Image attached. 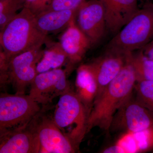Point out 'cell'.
Returning <instances> with one entry per match:
<instances>
[{"label":"cell","instance_id":"cell-11","mask_svg":"<svg viewBox=\"0 0 153 153\" xmlns=\"http://www.w3.org/2000/svg\"><path fill=\"white\" fill-rule=\"evenodd\" d=\"M0 134L1 153L40 152L39 140L33 120L26 125Z\"/></svg>","mask_w":153,"mask_h":153},{"label":"cell","instance_id":"cell-14","mask_svg":"<svg viewBox=\"0 0 153 153\" xmlns=\"http://www.w3.org/2000/svg\"><path fill=\"white\" fill-rule=\"evenodd\" d=\"M104 7L106 27L118 33L139 10L138 0H100Z\"/></svg>","mask_w":153,"mask_h":153},{"label":"cell","instance_id":"cell-23","mask_svg":"<svg viewBox=\"0 0 153 153\" xmlns=\"http://www.w3.org/2000/svg\"><path fill=\"white\" fill-rule=\"evenodd\" d=\"M25 7L31 10L35 15H37L47 8V0H25Z\"/></svg>","mask_w":153,"mask_h":153},{"label":"cell","instance_id":"cell-12","mask_svg":"<svg viewBox=\"0 0 153 153\" xmlns=\"http://www.w3.org/2000/svg\"><path fill=\"white\" fill-rule=\"evenodd\" d=\"M59 39L67 55L68 61L66 70L67 74H69L82 60L92 44L89 38L78 27L76 20L62 32Z\"/></svg>","mask_w":153,"mask_h":153},{"label":"cell","instance_id":"cell-25","mask_svg":"<svg viewBox=\"0 0 153 153\" xmlns=\"http://www.w3.org/2000/svg\"><path fill=\"white\" fill-rule=\"evenodd\" d=\"M142 49L145 55L153 61V40Z\"/></svg>","mask_w":153,"mask_h":153},{"label":"cell","instance_id":"cell-6","mask_svg":"<svg viewBox=\"0 0 153 153\" xmlns=\"http://www.w3.org/2000/svg\"><path fill=\"white\" fill-rule=\"evenodd\" d=\"M43 44L15 55L8 66V81L13 85L16 93L25 94L38 74L37 64L43 55Z\"/></svg>","mask_w":153,"mask_h":153},{"label":"cell","instance_id":"cell-19","mask_svg":"<svg viewBox=\"0 0 153 153\" xmlns=\"http://www.w3.org/2000/svg\"><path fill=\"white\" fill-rule=\"evenodd\" d=\"M134 89L136 94V100L153 113V80L137 81Z\"/></svg>","mask_w":153,"mask_h":153},{"label":"cell","instance_id":"cell-22","mask_svg":"<svg viewBox=\"0 0 153 153\" xmlns=\"http://www.w3.org/2000/svg\"><path fill=\"white\" fill-rule=\"evenodd\" d=\"M87 0H52L46 10H78Z\"/></svg>","mask_w":153,"mask_h":153},{"label":"cell","instance_id":"cell-9","mask_svg":"<svg viewBox=\"0 0 153 153\" xmlns=\"http://www.w3.org/2000/svg\"><path fill=\"white\" fill-rule=\"evenodd\" d=\"M36 117L33 122L39 140V153H73L79 151L52 119L42 117L37 121Z\"/></svg>","mask_w":153,"mask_h":153},{"label":"cell","instance_id":"cell-17","mask_svg":"<svg viewBox=\"0 0 153 153\" xmlns=\"http://www.w3.org/2000/svg\"><path fill=\"white\" fill-rule=\"evenodd\" d=\"M45 44L46 48L37 64L38 74L61 68L68 61L67 55L59 41H52L49 39Z\"/></svg>","mask_w":153,"mask_h":153},{"label":"cell","instance_id":"cell-2","mask_svg":"<svg viewBox=\"0 0 153 153\" xmlns=\"http://www.w3.org/2000/svg\"><path fill=\"white\" fill-rule=\"evenodd\" d=\"M35 14L26 7L17 14L0 32L1 49L8 61L12 57L38 46L49 38L39 31Z\"/></svg>","mask_w":153,"mask_h":153},{"label":"cell","instance_id":"cell-21","mask_svg":"<svg viewBox=\"0 0 153 153\" xmlns=\"http://www.w3.org/2000/svg\"><path fill=\"white\" fill-rule=\"evenodd\" d=\"M132 134L135 141L137 152L153 151V127Z\"/></svg>","mask_w":153,"mask_h":153},{"label":"cell","instance_id":"cell-13","mask_svg":"<svg viewBox=\"0 0 153 153\" xmlns=\"http://www.w3.org/2000/svg\"><path fill=\"white\" fill-rule=\"evenodd\" d=\"M129 53L105 51L103 55L89 63L95 73L98 84V92L96 98L120 73L126 62Z\"/></svg>","mask_w":153,"mask_h":153},{"label":"cell","instance_id":"cell-15","mask_svg":"<svg viewBox=\"0 0 153 153\" xmlns=\"http://www.w3.org/2000/svg\"><path fill=\"white\" fill-rule=\"evenodd\" d=\"M77 11L44 10L35 16L36 26L40 32L47 36L63 32L76 20Z\"/></svg>","mask_w":153,"mask_h":153},{"label":"cell","instance_id":"cell-24","mask_svg":"<svg viewBox=\"0 0 153 153\" xmlns=\"http://www.w3.org/2000/svg\"><path fill=\"white\" fill-rule=\"evenodd\" d=\"M102 153H126L125 150L121 146L118 144L116 143L114 145L110 146L105 149L102 151Z\"/></svg>","mask_w":153,"mask_h":153},{"label":"cell","instance_id":"cell-5","mask_svg":"<svg viewBox=\"0 0 153 153\" xmlns=\"http://www.w3.org/2000/svg\"><path fill=\"white\" fill-rule=\"evenodd\" d=\"M39 105L29 94H1L0 134L30 123L39 114Z\"/></svg>","mask_w":153,"mask_h":153},{"label":"cell","instance_id":"cell-18","mask_svg":"<svg viewBox=\"0 0 153 153\" xmlns=\"http://www.w3.org/2000/svg\"><path fill=\"white\" fill-rule=\"evenodd\" d=\"M131 60L137 81L153 80V61L145 55L142 49L132 52Z\"/></svg>","mask_w":153,"mask_h":153},{"label":"cell","instance_id":"cell-4","mask_svg":"<svg viewBox=\"0 0 153 153\" xmlns=\"http://www.w3.org/2000/svg\"><path fill=\"white\" fill-rule=\"evenodd\" d=\"M88 114L75 91L60 96L52 118L56 125L78 149L87 134Z\"/></svg>","mask_w":153,"mask_h":153},{"label":"cell","instance_id":"cell-20","mask_svg":"<svg viewBox=\"0 0 153 153\" xmlns=\"http://www.w3.org/2000/svg\"><path fill=\"white\" fill-rule=\"evenodd\" d=\"M25 7V0H0V30L17 16Z\"/></svg>","mask_w":153,"mask_h":153},{"label":"cell","instance_id":"cell-1","mask_svg":"<svg viewBox=\"0 0 153 153\" xmlns=\"http://www.w3.org/2000/svg\"><path fill=\"white\" fill-rule=\"evenodd\" d=\"M131 53L120 73L95 98L88 117L87 134L96 127L110 131L116 113L132 94L137 80Z\"/></svg>","mask_w":153,"mask_h":153},{"label":"cell","instance_id":"cell-27","mask_svg":"<svg viewBox=\"0 0 153 153\" xmlns=\"http://www.w3.org/2000/svg\"></svg>","mask_w":153,"mask_h":153},{"label":"cell","instance_id":"cell-10","mask_svg":"<svg viewBox=\"0 0 153 153\" xmlns=\"http://www.w3.org/2000/svg\"><path fill=\"white\" fill-rule=\"evenodd\" d=\"M76 25L92 45L103 38L107 29L104 7L100 0H87L78 9Z\"/></svg>","mask_w":153,"mask_h":153},{"label":"cell","instance_id":"cell-7","mask_svg":"<svg viewBox=\"0 0 153 153\" xmlns=\"http://www.w3.org/2000/svg\"><path fill=\"white\" fill-rule=\"evenodd\" d=\"M153 127V113L133 98L132 95L116 113L110 131L135 133Z\"/></svg>","mask_w":153,"mask_h":153},{"label":"cell","instance_id":"cell-16","mask_svg":"<svg viewBox=\"0 0 153 153\" xmlns=\"http://www.w3.org/2000/svg\"><path fill=\"white\" fill-rule=\"evenodd\" d=\"M75 87V93L83 103L89 115L98 89L95 73L90 63L82 64L77 68Z\"/></svg>","mask_w":153,"mask_h":153},{"label":"cell","instance_id":"cell-3","mask_svg":"<svg viewBox=\"0 0 153 153\" xmlns=\"http://www.w3.org/2000/svg\"><path fill=\"white\" fill-rule=\"evenodd\" d=\"M153 40V3H147L107 45L105 51L127 54Z\"/></svg>","mask_w":153,"mask_h":153},{"label":"cell","instance_id":"cell-8","mask_svg":"<svg viewBox=\"0 0 153 153\" xmlns=\"http://www.w3.org/2000/svg\"><path fill=\"white\" fill-rule=\"evenodd\" d=\"M67 74L61 68L38 74L30 85L29 95L39 104H49L71 89Z\"/></svg>","mask_w":153,"mask_h":153},{"label":"cell","instance_id":"cell-26","mask_svg":"<svg viewBox=\"0 0 153 153\" xmlns=\"http://www.w3.org/2000/svg\"><path fill=\"white\" fill-rule=\"evenodd\" d=\"M52 1V0H47V3H48V5L49 4V3ZM48 6V5H47Z\"/></svg>","mask_w":153,"mask_h":153}]
</instances>
